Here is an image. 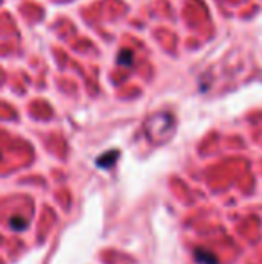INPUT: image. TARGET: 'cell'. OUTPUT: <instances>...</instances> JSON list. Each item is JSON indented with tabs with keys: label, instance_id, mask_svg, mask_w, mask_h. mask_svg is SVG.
Here are the masks:
<instances>
[{
	"label": "cell",
	"instance_id": "3",
	"mask_svg": "<svg viewBox=\"0 0 262 264\" xmlns=\"http://www.w3.org/2000/svg\"><path fill=\"white\" fill-rule=\"evenodd\" d=\"M117 156H119V151H108V155H104V156H101V158H97V166L112 167V163L117 160Z\"/></svg>",
	"mask_w": 262,
	"mask_h": 264
},
{
	"label": "cell",
	"instance_id": "5",
	"mask_svg": "<svg viewBox=\"0 0 262 264\" xmlns=\"http://www.w3.org/2000/svg\"><path fill=\"white\" fill-rule=\"evenodd\" d=\"M117 63H119V65H126V67L133 65V52L131 51H120V54L117 56Z\"/></svg>",
	"mask_w": 262,
	"mask_h": 264
},
{
	"label": "cell",
	"instance_id": "2",
	"mask_svg": "<svg viewBox=\"0 0 262 264\" xmlns=\"http://www.w3.org/2000/svg\"><path fill=\"white\" fill-rule=\"evenodd\" d=\"M194 259L200 264H219V259L216 257V253L210 252L207 248H196L194 250Z\"/></svg>",
	"mask_w": 262,
	"mask_h": 264
},
{
	"label": "cell",
	"instance_id": "4",
	"mask_svg": "<svg viewBox=\"0 0 262 264\" xmlns=\"http://www.w3.org/2000/svg\"><path fill=\"white\" fill-rule=\"evenodd\" d=\"M9 223H11V228L18 230V232L27 228V218H23V216H13V218L9 219Z\"/></svg>",
	"mask_w": 262,
	"mask_h": 264
},
{
	"label": "cell",
	"instance_id": "1",
	"mask_svg": "<svg viewBox=\"0 0 262 264\" xmlns=\"http://www.w3.org/2000/svg\"><path fill=\"white\" fill-rule=\"evenodd\" d=\"M154 122H156V129L158 131L154 133L153 135V140H166L167 137L171 135V131H173V128H174V119H173V115L171 113H156V115H153L151 117Z\"/></svg>",
	"mask_w": 262,
	"mask_h": 264
}]
</instances>
